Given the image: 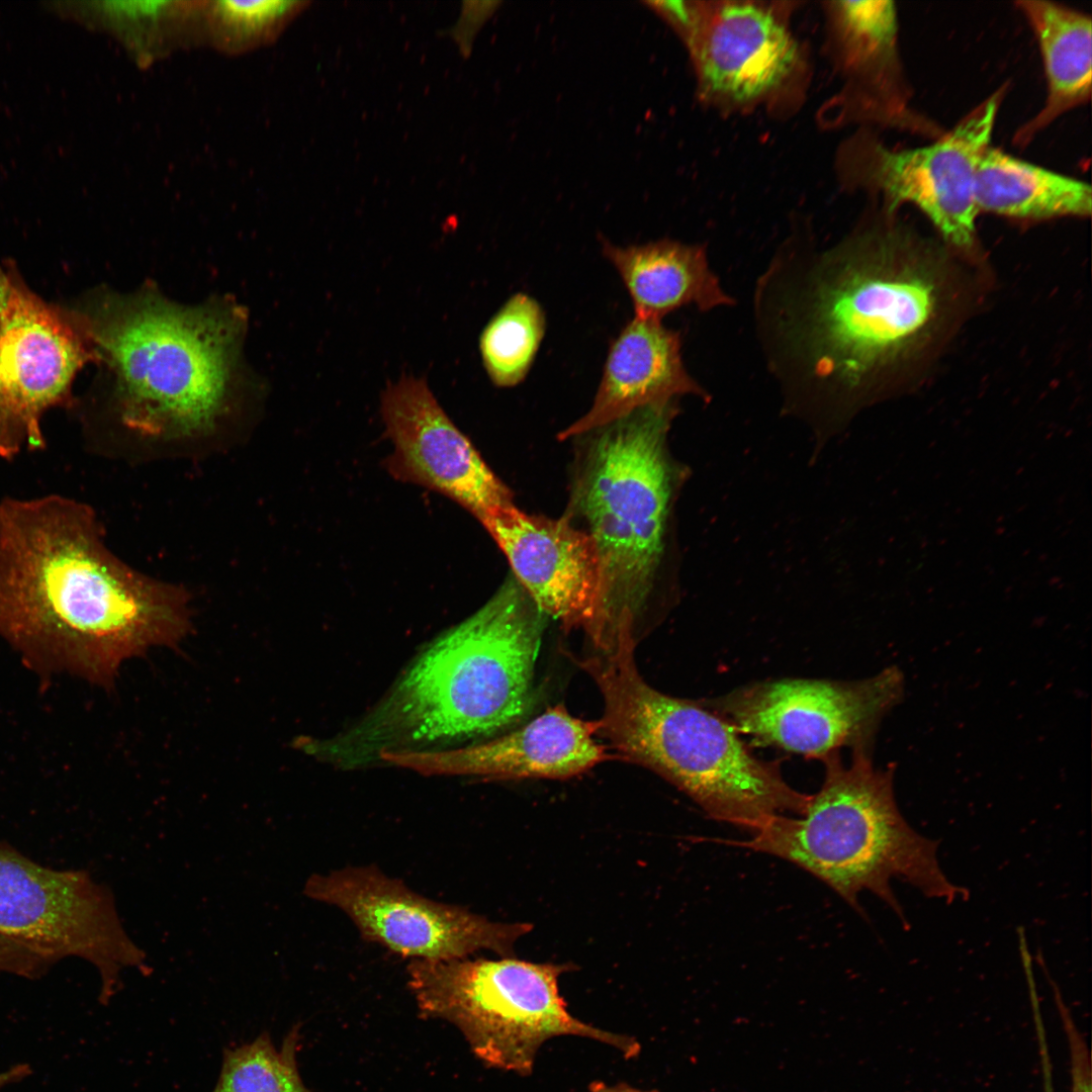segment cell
Masks as SVG:
<instances>
[{
	"label": "cell",
	"mask_w": 1092,
	"mask_h": 1092,
	"mask_svg": "<svg viewBox=\"0 0 1092 1092\" xmlns=\"http://www.w3.org/2000/svg\"><path fill=\"white\" fill-rule=\"evenodd\" d=\"M300 1027L294 1025L276 1049L267 1031L252 1041L225 1048L211 1092H309L297 1067Z\"/></svg>",
	"instance_id": "obj_24"
},
{
	"label": "cell",
	"mask_w": 1092,
	"mask_h": 1092,
	"mask_svg": "<svg viewBox=\"0 0 1092 1092\" xmlns=\"http://www.w3.org/2000/svg\"><path fill=\"white\" fill-rule=\"evenodd\" d=\"M380 411L393 447L387 468L397 479L451 498L479 521L514 505L510 489L451 421L424 378L402 375L388 382Z\"/></svg>",
	"instance_id": "obj_15"
},
{
	"label": "cell",
	"mask_w": 1092,
	"mask_h": 1092,
	"mask_svg": "<svg viewBox=\"0 0 1092 1092\" xmlns=\"http://www.w3.org/2000/svg\"><path fill=\"white\" fill-rule=\"evenodd\" d=\"M686 47L700 97L727 109L774 101L804 69L781 8L764 2L706 1Z\"/></svg>",
	"instance_id": "obj_14"
},
{
	"label": "cell",
	"mask_w": 1092,
	"mask_h": 1092,
	"mask_svg": "<svg viewBox=\"0 0 1092 1092\" xmlns=\"http://www.w3.org/2000/svg\"><path fill=\"white\" fill-rule=\"evenodd\" d=\"M543 614L512 575L476 613L434 641L395 687L348 731L318 743L343 765L489 735L532 705Z\"/></svg>",
	"instance_id": "obj_3"
},
{
	"label": "cell",
	"mask_w": 1092,
	"mask_h": 1092,
	"mask_svg": "<svg viewBox=\"0 0 1092 1092\" xmlns=\"http://www.w3.org/2000/svg\"><path fill=\"white\" fill-rule=\"evenodd\" d=\"M600 727V721L575 718L556 705L525 726L481 744L398 754L387 760L430 772L500 780L569 779L614 757L594 738Z\"/></svg>",
	"instance_id": "obj_18"
},
{
	"label": "cell",
	"mask_w": 1092,
	"mask_h": 1092,
	"mask_svg": "<svg viewBox=\"0 0 1092 1092\" xmlns=\"http://www.w3.org/2000/svg\"><path fill=\"white\" fill-rule=\"evenodd\" d=\"M645 6L666 22L685 44L694 35L701 21L703 1H643Z\"/></svg>",
	"instance_id": "obj_27"
},
{
	"label": "cell",
	"mask_w": 1092,
	"mask_h": 1092,
	"mask_svg": "<svg viewBox=\"0 0 1092 1092\" xmlns=\"http://www.w3.org/2000/svg\"><path fill=\"white\" fill-rule=\"evenodd\" d=\"M31 1074L27 1064H17L5 1071L0 1072V1090L7 1085L17 1083Z\"/></svg>",
	"instance_id": "obj_29"
},
{
	"label": "cell",
	"mask_w": 1092,
	"mask_h": 1092,
	"mask_svg": "<svg viewBox=\"0 0 1092 1092\" xmlns=\"http://www.w3.org/2000/svg\"><path fill=\"white\" fill-rule=\"evenodd\" d=\"M896 232L861 228L826 246L784 245L759 278L758 339L785 405L818 430L851 417L935 323L941 287Z\"/></svg>",
	"instance_id": "obj_1"
},
{
	"label": "cell",
	"mask_w": 1092,
	"mask_h": 1092,
	"mask_svg": "<svg viewBox=\"0 0 1092 1092\" xmlns=\"http://www.w3.org/2000/svg\"><path fill=\"white\" fill-rule=\"evenodd\" d=\"M602 251L619 273L637 317L661 321L685 305L707 311L734 303L702 245L662 239L620 247L604 241Z\"/></svg>",
	"instance_id": "obj_20"
},
{
	"label": "cell",
	"mask_w": 1092,
	"mask_h": 1092,
	"mask_svg": "<svg viewBox=\"0 0 1092 1092\" xmlns=\"http://www.w3.org/2000/svg\"><path fill=\"white\" fill-rule=\"evenodd\" d=\"M89 353L57 308L0 265V457L46 447L43 414L65 404Z\"/></svg>",
	"instance_id": "obj_13"
},
{
	"label": "cell",
	"mask_w": 1092,
	"mask_h": 1092,
	"mask_svg": "<svg viewBox=\"0 0 1092 1092\" xmlns=\"http://www.w3.org/2000/svg\"><path fill=\"white\" fill-rule=\"evenodd\" d=\"M1056 1004L1061 1015L1069 1042L1072 1092H1092L1091 1057L1082 1033L1077 1028L1069 1009L1056 985L1053 986Z\"/></svg>",
	"instance_id": "obj_26"
},
{
	"label": "cell",
	"mask_w": 1092,
	"mask_h": 1092,
	"mask_svg": "<svg viewBox=\"0 0 1092 1092\" xmlns=\"http://www.w3.org/2000/svg\"><path fill=\"white\" fill-rule=\"evenodd\" d=\"M310 899L339 908L362 938L413 960L467 958L478 950L511 957L530 923L494 922L459 905L418 894L374 866L347 867L310 876Z\"/></svg>",
	"instance_id": "obj_12"
},
{
	"label": "cell",
	"mask_w": 1092,
	"mask_h": 1092,
	"mask_svg": "<svg viewBox=\"0 0 1092 1092\" xmlns=\"http://www.w3.org/2000/svg\"><path fill=\"white\" fill-rule=\"evenodd\" d=\"M902 694V673L888 667L850 681H759L700 704L758 745L822 760L844 746L869 748L881 720Z\"/></svg>",
	"instance_id": "obj_10"
},
{
	"label": "cell",
	"mask_w": 1092,
	"mask_h": 1092,
	"mask_svg": "<svg viewBox=\"0 0 1092 1092\" xmlns=\"http://www.w3.org/2000/svg\"><path fill=\"white\" fill-rule=\"evenodd\" d=\"M676 403H650L589 432L576 472L570 511L596 546L606 637L620 617H636L662 562L677 477L667 450Z\"/></svg>",
	"instance_id": "obj_6"
},
{
	"label": "cell",
	"mask_w": 1092,
	"mask_h": 1092,
	"mask_svg": "<svg viewBox=\"0 0 1092 1092\" xmlns=\"http://www.w3.org/2000/svg\"><path fill=\"white\" fill-rule=\"evenodd\" d=\"M306 1H216L209 9L219 38L239 49L276 37Z\"/></svg>",
	"instance_id": "obj_25"
},
{
	"label": "cell",
	"mask_w": 1092,
	"mask_h": 1092,
	"mask_svg": "<svg viewBox=\"0 0 1092 1092\" xmlns=\"http://www.w3.org/2000/svg\"><path fill=\"white\" fill-rule=\"evenodd\" d=\"M92 335L117 376L123 423L153 437L209 431L229 393L234 333L224 314L155 298L111 304Z\"/></svg>",
	"instance_id": "obj_7"
},
{
	"label": "cell",
	"mask_w": 1092,
	"mask_h": 1092,
	"mask_svg": "<svg viewBox=\"0 0 1092 1092\" xmlns=\"http://www.w3.org/2000/svg\"><path fill=\"white\" fill-rule=\"evenodd\" d=\"M545 313L530 295L513 294L479 337L484 369L497 387H513L527 376L545 334Z\"/></svg>",
	"instance_id": "obj_23"
},
{
	"label": "cell",
	"mask_w": 1092,
	"mask_h": 1092,
	"mask_svg": "<svg viewBox=\"0 0 1092 1092\" xmlns=\"http://www.w3.org/2000/svg\"><path fill=\"white\" fill-rule=\"evenodd\" d=\"M1042 1079L1043 1092H1055L1053 1074L1049 1071H1045L1042 1073Z\"/></svg>",
	"instance_id": "obj_31"
},
{
	"label": "cell",
	"mask_w": 1092,
	"mask_h": 1092,
	"mask_svg": "<svg viewBox=\"0 0 1092 1092\" xmlns=\"http://www.w3.org/2000/svg\"><path fill=\"white\" fill-rule=\"evenodd\" d=\"M587 1092H658L657 1090H640L634 1088L626 1083H619L616 1085H607L604 1082L596 1081L590 1083Z\"/></svg>",
	"instance_id": "obj_30"
},
{
	"label": "cell",
	"mask_w": 1092,
	"mask_h": 1092,
	"mask_svg": "<svg viewBox=\"0 0 1092 1092\" xmlns=\"http://www.w3.org/2000/svg\"><path fill=\"white\" fill-rule=\"evenodd\" d=\"M572 968L511 956L413 960L406 974L421 1014L455 1025L486 1067L530 1076L540 1046L561 1035L587 1037L616 1048L626 1059L637 1057L640 1043L634 1037L570 1014L558 980Z\"/></svg>",
	"instance_id": "obj_8"
},
{
	"label": "cell",
	"mask_w": 1092,
	"mask_h": 1092,
	"mask_svg": "<svg viewBox=\"0 0 1092 1092\" xmlns=\"http://www.w3.org/2000/svg\"><path fill=\"white\" fill-rule=\"evenodd\" d=\"M1006 89H997L927 146L896 150L873 135H857L843 158L848 179L879 194L887 213L911 203L948 243L970 247L979 213L975 175L991 146Z\"/></svg>",
	"instance_id": "obj_11"
},
{
	"label": "cell",
	"mask_w": 1092,
	"mask_h": 1092,
	"mask_svg": "<svg viewBox=\"0 0 1092 1092\" xmlns=\"http://www.w3.org/2000/svg\"><path fill=\"white\" fill-rule=\"evenodd\" d=\"M51 966L48 961L0 934V973L38 979Z\"/></svg>",
	"instance_id": "obj_28"
},
{
	"label": "cell",
	"mask_w": 1092,
	"mask_h": 1092,
	"mask_svg": "<svg viewBox=\"0 0 1092 1092\" xmlns=\"http://www.w3.org/2000/svg\"><path fill=\"white\" fill-rule=\"evenodd\" d=\"M852 752L849 764L839 751L822 759L823 784L802 816H776L744 840H711L787 860L826 884L863 916L859 895L871 892L906 928L893 879L946 903L966 898L967 890L941 870L938 842L914 830L901 814L894 768H877L869 748Z\"/></svg>",
	"instance_id": "obj_5"
},
{
	"label": "cell",
	"mask_w": 1092,
	"mask_h": 1092,
	"mask_svg": "<svg viewBox=\"0 0 1092 1092\" xmlns=\"http://www.w3.org/2000/svg\"><path fill=\"white\" fill-rule=\"evenodd\" d=\"M974 198L979 213L1044 219L1091 213L1089 184L1018 159L992 145L975 175Z\"/></svg>",
	"instance_id": "obj_22"
},
{
	"label": "cell",
	"mask_w": 1092,
	"mask_h": 1092,
	"mask_svg": "<svg viewBox=\"0 0 1092 1092\" xmlns=\"http://www.w3.org/2000/svg\"><path fill=\"white\" fill-rule=\"evenodd\" d=\"M834 58L854 115L938 138L943 133L911 106L899 52V17L890 0L826 4Z\"/></svg>",
	"instance_id": "obj_17"
},
{
	"label": "cell",
	"mask_w": 1092,
	"mask_h": 1092,
	"mask_svg": "<svg viewBox=\"0 0 1092 1092\" xmlns=\"http://www.w3.org/2000/svg\"><path fill=\"white\" fill-rule=\"evenodd\" d=\"M633 627L621 621L607 648L577 660L601 691L599 731L618 757L654 771L713 820L751 834L776 816H802L811 795L791 787L777 761L753 755L739 734L700 702L670 697L643 679L635 663Z\"/></svg>",
	"instance_id": "obj_4"
},
{
	"label": "cell",
	"mask_w": 1092,
	"mask_h": 1092,
	"mask_svg": "<svg viewBox=\"0 0 1092 1092\" xmlns=\"http://www.w3.org/2000/svg\"><path fill=\"white\" fill-rule=\"evenodd\" d=\"M0 934L52 965L70 957L92 964L103 1005L120 990L124 969L151 971L107 886L83 870L43 867L7 842H0Z\"/></svg>",
	"instance_id": "obj_9"
},
{
	"label": "cell",
	"mask_w": 1092,
	"mask_h": 1092,
	"mask_svg": "<svg viewBox=\"0 0 1092 1092\" xmlns=\"http://www.w3.org/2000/svg\"><path fill=\"white\" fill-rule=\"evenodd\" d=\"M684 394L709 398L684 365L679 333L660 320L634 316L610 346L593 405L559 439L585 435L639 407Z\"/></svg>",
	"instance_id": "obj_19"
},
{
	"label": "cell",
	"mask_w": 1092,
	"mask_h": 1092,
	"mask_svg": "<svg viewBox=\"0 0 1092 1092\" xmlns=\"http://www.w3.org/2000/svg\"><path fill=\"white\" fill-rule=\"evenodd\" d=\"M103 534L67 496L0 500V637L39 675L108 689L125 659L190 631L187 592L130 568Z\"/></svg>",
	"instance_id": "obj_2"
},
{
	"label": "cell",
	"mask_w": 1092,
	"mask_h": 1092,
	"mask_svg": "<svg viewBox=\"0 0 1092 1092\" xmlns=\"http://www.w3.org/2000/svg\"><path fill=\"white\" fill-rule=\"evenodd\" d=\"M480 522L538 610L567 629L582 628L595 649L605 648L599 559L590 536L566 518L528 515L514 505L487 514Z\"/></svg>",
	"instance_id": "obj_16"
},
{
	"label": "cell",
	"mask_w": 1092,
	"mask_h": 1092,
	"mask_svg": "<svg viewBox=\"0 0 1092 1092\" xmlns=\"http://www.w3.org/2000/svg\"><path fill=\"white\" fill-rule=\"evenodd\" d=\"M1017 8L1037 40L1046 80L1042 108L1014 135L1025 146L1062 114L1084 104L1092 88V21L1077 9L1046 0H1019Z\"/></svg>",
	"instance_id": "obj_21"
}]
</instances>
